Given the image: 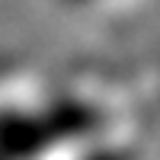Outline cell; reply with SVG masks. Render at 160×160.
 <instances>
[{
    "mask_svg": "<svg viewBox=\"0 0 160 160\" xmlns=\"http://www.w3.org/2000/svg\"><path fill=\"white\" fill-rule=\"evenodd\" d=\"M71 3H87V0H71Z\"/></svg>",
    "mask_w": 160,
    "mask_h": 160,
    "instance_id": "3957f363",
    "label": "cell"
},
{
    "mask_svg": "<svg viewBox=\"0 0 160 160\" xmlns=\"http://www.w3.org/2000/svg\"><path fill=\"white\" fill-rule=\"evenodd\" d=\"M80 160H144V154L131 144H93Z\"/></svg>",
    "mask_w": 160,
    "mask_h": 160,
    "instance_id": "7a4b0ae2",
    "label": "cell"
},
{
    "mask_svg": "<svg viewBox=\"0 0 160 160\" xmlns=\"http://www.w3.org/2000/svg\"><path fill=\"white\" fill-rule=\"evenodd\" d=\"M61 138L48 109H0V160H35Z\"/></svg>",
    "mask_w": 160,
    "mask_h": 160,
    "instance_id": "6da1fadb",
    "label": "cell"
}]
</instances>
